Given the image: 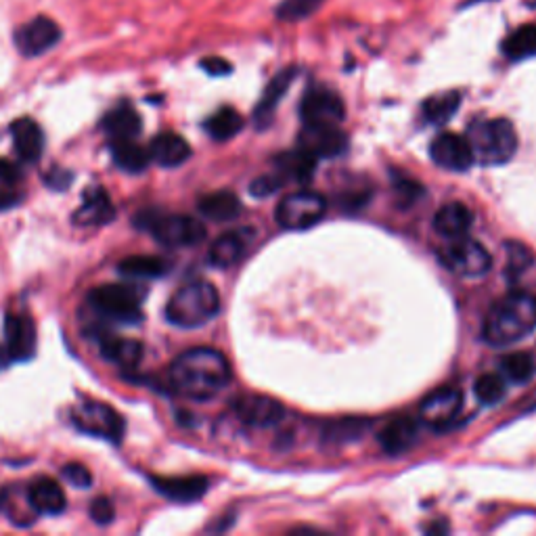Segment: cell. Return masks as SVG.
<instances>
[{"label":"cell","instance_id":"cell-27","mask_svg":"<svg viewBox=\"0 0 536 536\" xmlns=\"http://www.w3.org/2000/svg\"><path fill=\"white\" fill-rule=\"evenodd\" d=\"M474 225V214L469 212L459 201L442 206L434 216V229L438 235L446 239H459L465 237Z\"/></svg>","mask_w":536,"mask_h":536},{"label":"cell","instance_id":"cell-40","mask_svg":"<svg viewBox=\"0 0 536 536\" xmlns=\"http://www.w3.org/2000/svg\"><path fill=\"white\" fill-rule=\"evenodd\" d=\"M63 480L70 482L74 488H91L93 486V474L91 469L82 463H67L61 467Z\"/></svg>","mask_w":536,"mask_h":536},{"label":"cell","instance_id":"cell-15","mask_svg":"<svg viewBox=\"0 0 536 536\" xmlns=\"http://www.w3.org/2000/svg\"><path fill=\"white\" fill-rule=\"evenodd\" d=\"M430 155L434 164L451 172H465L474 164V153L467 139L455 132H442L432 141Z\"/></svg>","mask_w":536,"mask_h":536},{"label":"cell","instance_id":"cell-13","mask_svg":"<svg viewBox=\"0 0 536 536\" xmlns=\"http://www.w3.org/2000/svg\"><path fill=\"white\" fill-rule=\"evenodd\" d=\"M304 124H340L346 116L344 101L329 88H312L300 103Z\"/></svg>","mask_w":536,"mask_h":536},{"label":"cell","instance_id":"cell-7","mask_svg":"<svg viewBox=\"0 0 536 536\" xmlns=\"http://www.w3.org/2000/svg\"><path fill=\"white\" fill-rule=\"evenodd\" d=\"M72 423L78 432L103 438L107 442H120L124 436L122 415L103 400L80 402L78 407L72 409Z\"/></svg>","mask_w":536,"mask_h":536},{"label":"cell","instance_id":"cell-21","mask_svg":"<svg viewBox=\"0 0 536 536\" xmlns=\"http://www.w3.org/2000/svg\"><path fill=\"white\" fill-rule=\"evenodd\" d=\"M13 147L24 164H36L44 151V132L32 118H19L11 124Z\"/></svg>","mask_w":536,"mask_h":536},{"label":"cell","instance_id":"cell-11","mask_svg":"<svg viewBox=\"0 0 536 536\" xmlns=\"http://www.w3.org/2000/svg\"><path fill=\"white\" fill-rule=\"evenodd\" d=\"M61 38V28L51 17H34L15 32V47L21 55L38 57L51 51Z\"/></svg>","mask_w":536,"mask_h":536},{"label":"cell","instance_id":"cell-33","mask_svg":"<svg viewBox=\"0 0 536 536\" xmlns=\"http://www.w3.org/2000/svg\"><path fill=\"white\" fill-rule=\"evenodd\" d=\"M503 55L509 61H524L536 55V26H520L513 30L501 47Z\"/></svg>","mask_w":536,"mask_h":536},{"label":"cell","instance_id":"cell-29","mask_svg":"<svg viewBox=\"0 0 536 536\" xmlns=\"http://www.w3.org/2000/svg\"><path fill=\"white\" fill-rule=\"evenodd\" d=\"M197 208L204 218L214 222H229L241 214V201L231 191H214L201 197Z\"/></svg>","mask_w":536,"mask_h":536},{"label":"cell","instance_id":"cell-12","mask_svg":"<svg viewBox=\"0 0 536 536\" xmlns=\"http://www.w3.org/2000/svg\"><path fill=\"white\" fill-rule=\"evenodd\" d=\"M235 415L252 428H271L283 419L285 409L279 400L262 394H243L233 400Z\"/></svg>","mask_w":536,"mask_h":536},{"label":"cell","instance_id":"cell-42","mask_svg":"<svg viewBox=\"0 0 536 536\" xmlns=\"http://www.w3.org/2000/svg\"><path fill=\"white\" fill-rule=\"evenodd\" d=\"M283 181L277 176V174H268V176H260L256 178V181L250 185V193L254 197H268V195H273L281 189Z\"/></svg>","mask_w":536,"mask_h":536},{"label":"cell","instance_id":"cell-26","mask_svg":"<svg viewBox=\"0 0 536 536\" xmlns=\"http://www.w3.org/2000/svg\"><path fill=\"white\" fill-rule=\"evenodd\" d=\"M419 436V428L417 421L409 419V417H398L392 419L390 423H386L384 430L379 432V444H382V449L390 455H402L407 453L411 446L417 442Z\"/></svg>","mask_w":536,"mask_h":536},{"label":"cell","instance_id":"cell-10","mask_svg":"<svg viewBox=\"0 0 536 536\" xmlns=\"http://www.w3.org/2000/svg\"><path fill=\"white\" fill-rule=\"evenodd\" d=\"M298 147L312 158H338L348 149V137L340 124H304Z\"/></svg>","mask_w":536,"mask_h":536},{"label":"cell","instance_id":"cell-35","mask_svg":"<svg viewBox=\"0 0 536 536\" xmlns=\"http://www.w3.org/2000/svg\"><path fill=\"white\" fill-rule=\"evenodd\" d=\"M371 423L367 419L361 417H344V419H335L329 421L327 426L323 428V438L327 442H338V444H346V442H354L363 438V434L369 430Z\"/></svg>","mask_w":536,"mask_h":536},{"label":"cell","instance_id":"cell-31","mask_svg":"<svg viewBox=\"0 0 536 536\" xmlns=\"http://www.w3.org/2000/svg\"><path fill=\"white\" fill-rule=\"evenodd\" d=\"M168 271V262L160 256H128L118 264V273L128 279H158Z\"/></svg>","mask_w":536,"mask_h":536},{"label":"cell","instance_id":"cell-28","mask_svg":"<svg viewBox=\"0 0 536 536\" xmlns=\"http://www.w3.org/2000/svg\"><path fill=\"white\" fill-rule=\"evenodd\" d=\"M277 172L281 181L308 183L317 170V158H312L300 147L296 151H285L277 158Z\"/></svg>","mask_w":536,"mask_h":536},{"label":"cell","instance_id":"cell-36","mask_svg":"<svg viewBox=\"0 0 536 536\" xmlns=\"http://www.w3.org/2000/svg\"><path fill=\"white\" fill-rule=\"evenodd\" d=\"M501 371L511 384H528L536 373V363L528 352H511L501 359Z\"/></svg>","mask_w":536,"mask_h":536},{"label":"cell","instance_id":"cell-39","mask_svg":"<svg viewBox=\"0 0 536 536\" xmlns=\"http://www.w3.org/2000/svg\"><path fill=\"white\" fill-rule=\"evenodd\" d=\"M505 256H507V275H511L516 279L518 275H522L526 268L532 264V252L526 248V245L511 241L505 243Z\"/></svg>","mask_w":536,"mask_h":536},{"label":"cell","instance_id":"cell-5","mask_svg":"<svg viewBox=\"0 0 536 536\" xmlns=\"http://www.w3.org/2000/svg\"><path fill=\"white\" fill-rule=\"evenodd\" d=\"M474 162L482 166H499L513 158L518 149V134L509 120H478L467 130Z\"/></svg>","mask_w":536,"mask_h":536},{"label":"cell","instance_id":"cell-23","mask_svg":"<svg viewBox=\"0 0 536 536\" xmlns=\"http://www.w3.org/2000/svg\"><path fill=\"white\" fill-rule=\"evenodd\" d=\"M30 507L40 516H61L67 507L63 488L51 478H38L28 486Z\"/></svg>","mask_w":536,"mask_h":536},{"label":"cell","instance_id":"cell-24","mask_svg":"<svg viewBox=\"0 0 536 536\" xmlns=\"http://www.w3.org/2000/svg\"><path fill=\"white\" fill-rule=\"evenodd\" d=\"M101 128L109 141H134L143 130V120L137 114V109H132L130 105H118L107 111Z\"/></svg>","mask_w":536,"mask_h":536},{"label":"cell","instance_id":"cell-17","mask_svg":"<svg viewBox=\"0 0 536 536\" xmlns=\"http://www.w3.org/2000/svg\"><path fill=\"white\" fill-rule=\"evenodd\" d=\"M151 486L174 503H195L208 493L206 476H149Z\"/></svg>","mask_w":536,"mask_h":536},{"label":"cell","instance_id":"cell-46","mask_svg":"<svg viewBox=\"0 0 536 536\" xmlns=\"http://www.w3.org/2000/svg\"><path fill=\"white\" fill-rule=\"evenodd\" d=\"M21 193L15 189V185H3L0 183V212L19 206Z\"/></svg>","mask_w":536,"mask_h":536},{"label":"cell","instance_id":"cell-19","mask_svg":"<svg viewBox=\"0 0 536 536\" xmlns=\"http://www.w3.org/2000/svg\"><path fill=\"white\" fill-rule=\"evenodd\" d=\"M252 239H254L252 229H239V231L222 233L210 248V254H208L210 264L216 268H231V266L239 264L243 260L245 252H248Z\"/></svg>","mask_w":536,"mask_h":536},{"label":"cell","instance_id":"cell-8","mask_svg":"<svg viewBox=\"0 0 536 536\" xmlns=\"http://www.w3.org/2000/svg\"><path fill=\"white\" fill-rule=\"evenodd\" d=\"M327 210V201L321 193L298 191L281 199L277 206V222L287 231H304L315 227Z\"/></svg>","mask_w":536,"mask_h":536},{"label":"cell","instance_id":"cell-45","mask_svg":"<svg viewBox=\"0 0 536 536\" xmlns=\"http://www.w3.org/2000/svg\"><path fill=\"white\" fill-rule=\"evenodd\" d=\"M396 191H398V199L407 206L415 204L417 197L423 195V189L413 181H396Z\"/></svg>","mask_w":536,"mask_h":536},{"label":"cell","instance_id":"cell-4","mask_svg":"<svg viewBox=\"0 0 536 536\" xmlns=\"http://www.w3.org/2000/svg\"><path fill=\"white\" fill-rule=\"evenodd\" d=\"M137 229L149 233L164 248H191L206 239L204 222L187 214H170L147 208L134 216Z\"/></svg>","mask_w":536,"mask_h":536},{"label":"cell","instance_id":"cell-47","mask_svg":"<svg viewBox=\"0 0 536 536\" xmlns=\"http://www.w3.org/2000/svg\"><path fill=\"white\" fill-rule=\"evenodd\" d=\"M201 67H204V70L210 76H227V74H231V63L225 61V59H220V57L204 59V61H201Z\"/></svg>","mask_w":536,"mask_h":536},{"label":"cell","instance_id":"cell-20","mask_svg":"<svg viewBox=\"0 0 536 536\" xmlns=\"http://www.w3.org/2000/svg\"><path fill=\"white\" fill-rule=\"evenodd\" d=\"M116 216V208L103 187H91L84 191L82 204L74 212V225L78 227H99Z\"/></svg>","mask_w":536,"mask_h":536},{"label":"cell","instance_id":"cell-44","mask_svg":"<svg viewBox=\"0 0 536 536\" xmlns=\"http://www.w3.org/2000/svg\"><path fill=\"white\" fill-rule=\"evenodd\" d=\"M72 181H74V174L67 172V170H61V168H53L51 174L44 176V183H47V187L57 189V191L67 189Z\"/></svg>","mask_w":536,"mask_h":536},{"label":"cell","instance_id":"cell-9","mask_svg":"<svg viewBox=\"0 0 536 536\" xmlns=\"http://www.w3.org/2000/svg\"><path fill=\"white\" fill-rule=\"evenodd\" d=\"M440 262L459 277H482L493 266L484 245L467 237L453 239L449 248L440 252Z\"/></svg>","mask_w":536,"mask_h":536},{"label":"cell","instance_id":"cell-37","mask_svg":"<svg viewBox=\"0 0 536 536\" xmlns=\"http://www.w3.org/2000/svg\"><path fill=\"white\" fill-rule=\"evenodd\" d=\"M474 394H476L478 402H482L484 407H495L507 394L505 379L497 373H484L476 379Z\"/></svg>","mask_w":536,"mask_h":536},{"label":"cell","instance_id":"cell-38","mask_svg":"<svg viewBox=\"0 0 536 536\" xmlns=\"http://www.w3.org/2000/svg\"><path fill=\"white\" fill-rule=\"evenodd\" d=\"M325 0H283V3L275 9V15L281 21H302L317 13Z\"/></svg>","mask_w":536,"mask_h":536},{"label":"cell","instance_id":"cell-22","mask_svg":"<svg viewBox=\"0 0 536 536\" xmlns=\"http://www.w3.org/2000/svg\"><path fill=\"white\" fill-rule=\"evenodd\" d=\"M149 158L162 168H178L191 158V145L176 132H162L149 145Z\"/></svg>","mask_w":536,"mask_h":536},{"label":"cell","instance_id":"cell-32","mask_svg":"<svg viewBox=\"0 0 536 536\" xmlns=\"http://www.w3.org/2000/svg\"><path fill=\"white\" fill-rule=\"evenodd\" d=\"M459 105H461V95L457 91L440 93L436 97H430L421 105V118L434 126L446 124L457 114Z\"/></svg>","mask_w":536,"mask_h":536},{"label":"cell","instance_id":"cell-43","mask_svg":"<svg viewBox=\"0 0 536 536\" xmlns=\"http://www.w3.org/2000/svg\"><path fill=\"white\" fill-rule=\"evenodd\" d=\"M21 178H24V172H21V166L7 160V158H0V183L3 185H17Z\"/></svg>","mask_w":536,"mask_h":536},{"label":"cell","instance_id":"cell-30","mask_svg":"<svg viewBox=\"0 0 536 536\" xmlns=\"http://www.w3.org/2000/svg\"><path fill=\"white\" fill-rule=\"evenodd\" d=\"M109 153L114 164L128 174L143 172L151 162L149 151L134 141H109Z\"/></svg>","mask_w":536,"mask_h":536},{"label":"cell","instance_id":"cell-2","mask_svg":"<svg viewBox=\"0 0 536 536\" xmlns=\"http://www.w3.org/2000/svg\"><path fill=\"white\" fill-rule=\"evenodd\" d=\"M536 327V296L528 292H513L488 310L482 338L495 348H505L520 342Z\"/></svg>","mask_w":536,"mask_h":536},{"label":"cell","instance_id":"cell-48","mask_svg":"<svg viewBox=\"0 0 536 536\" xmlns=\"http://www.w3.org/2000/svg\"><path fill=\"white\" fill-rule=\"evenodd\" d=\"M530 5H532V7H536V0H530Z\"/></svg>","mask_w":536,"mask_h":536},{"label":"cell","instance_id":"cell-18","mask_svg":"<svg viewBox=\"0 0 536 536\" xmlns=\"http://www.w3.org/2000/svg\"><path fill=\"white\" fill-rule=\"evenodd\" d=\"M97 342L103 359L124 371H134V367L143 361V344L139 340L120 338V335L111 333H97Z\"/></svg>","mask_w":536,"mask_h":536},{"label":"cell","instance_id":"cell-41","mask_svg":"<svg viewBox=\"0 0 536 536\" xmlns=\"http://www.w3.org/2000/svg\"><path fill=\"white\" fill-rule=\"evenodd\" d=\"M88 513H91V520L95 524L107 526V524L114 522V518H116V507H114V503H111V499L97 497L91 503V509H88Z\"/></svg>","mask_w":536,"mask_h":536},{"label":"cell","instance_id":"cell-6","mask_svg":"<svg viewBox=\"0 0 536 536\" xmlns=\"http://www.w3.org/2000/svg\"><path fill=\"white\" fill-rule=\"evenodd\" d=\"M145 289L132 283H107L88 292V304L103 319L134 325L143 321Z\"/></svg>","mask_w":536,"mask_h":536},{"label":"cell","instance_id":"cell-3","mask_svg":"<svg viewBox=\"0 0 536 536\" xmlns=\"http://www.w3.org/2000/svg\"><path fill=\"white\" fill-rule=\"evenodd\" d=\"M220 310V294L210 281H191L178 287L166 304V319L174 327L195 329L210 323Z\"/></svg>","mask_w":536,"mask_h":536},{"label":"cell","instance_id":"cell-14","mask_svg":"<svg viewBox=\"0 0 536 536\" xmlns=\"http://www.w3.org/2000/svg\"><path fill=\"white\" fill-rule=\"evenodd\" d=\"M461 407H463V394L457 388H440L421 402L419 415L423 423H428L430 428L442 432L457 419Z\"/></svg>","mask_w":536,"mask_h":536},{"label":"cell","instance_id":"cell-1","mask_svg":"<svg viewBox=\"0 0 536 536\" xmlns=\"http://www.w3.org/2000/svg\"><path fill=\"white\" fill-rule=\"evenodd\" d=\"M229 382L231 365L227 356L206 346L178 354L168 369L170 390L197 402L214 398Z\"/></svg>","mask_w":536,"mask_h":536},{"label":"cell","instance_id":"cell-25","mask_svg":"<svg viewBox=\"0 0 536 536\" xmlns=\"http://www.w3.org/2000/svg\"><path fill=\"white\" fill-rule=\"evenodd\" d=\"M296 74H298L296 67H287V70L279 72L271 82H268V86L264 88V95H262L260 103L254 109V122H256L258 128L268 126V122L273 120L275 109L281 103V99L285 97V93L289 91V84L294 82Z\"/></svg>","mask_w":536,"mask_h":536},{"label":"cell","instance_id":"cell-34","mask_svg":"<svg viewBox=\"0 0 536 536\" xmlns=\"http://www.w3.org/2000/svg\"><path fill=\"white\" fill-rule=\"evenodd\" d=\"M206 132L214 141H229L235 134L241 132L243 128V118L237 109L233 107H222L216 114H212L206 122Z\"/></svg>","mask_w":536,"mask_h":536},{"label":"cell","instance_id":"cell-16","mask_svg":"<svg viewBox=\"0 0 536 536\" xmlns=\"http://www.w3.org/2000/svg\"><path fill=\"white\" fill-rule=\"evenodd\" d=\"M5 342L11 361H30L36 350V325L26 312H7Z\"/></svg>","mask_w":536,"mask_h":536}]
</instances>
